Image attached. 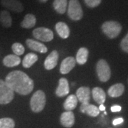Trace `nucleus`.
<instances>
[{"label": "nucleus", "instance_id": "nucleus-1", "mask_svg": "<svg viewBox=\"0 0 128 128\" xmlns=\"http://www.w3.org/2000/svg\"><path fill=\"white\" fill-rule=\"evenodd\" d=\"M5 82L13 91L23 96L32 92L34 87L32 79L21 70L10 72L6 76Z\"/></svg>", "mask_w": 128, "mask_h": 128}, {"label": "nucleus", "instance_id": "nucleus-2", "mask_svg": "<svg viewBox=\"0 0 128 128\" xmlns=\"http://www.w3.org/2000/svg\"><path fill=\"white\" fill-rule=\"evenodd\" d=\"M46 95L42 90H37L32 96L30 100V106L33 112H39L44 110L46 105Z\"/></svg>", "mask_w": 128, "mask_h": 128}, {"label": "nucleus", "instance_id": "nucleus-3", "mask_svg": "<svg viewBox=\"0 0 128 128\" xmlns=\"http://www.w3.org/2000/svg\"><path fill=\"white\" fill-rule=\"evenodd\" d=\"M102 30L108 38H114L120 34L122 30V26L117 22H105L102 25Z\"/></svg>", "mask_w": 128, "mask_h": 128}, {"label": "nucleus", "instance_id": "nucleus-4", "mask_svg": "<svg viewBox=\"0 0 128 128\" xmlns=\"http://www.w3.org/2000/svg\"><path fill=\"white\" fill-rule=\"evenodd\" d=\"M68 15L73 21L80 20L82 17V10L78 0H70L68 5Z\"/></svg>", "mask_w": 128, "mask_h": 128}, {"label": "nucleus", "instance_id": "nucleus-5", "mask_svg": "<svg viewBox=\"0 0 128 128\" xmlns=\"http://www.w3.org/2000/svg\"><path fill=\"white\" fill-rule=\"evenodd\" d=\"M14 98V91L9 87L4 80L0 79V104H8L12 101Z\"/></svg>", "mask_w": 128, "mask_h": 128}, {"label": "nucleus", "instance_id": "nucleus-6", "mask_svg": "<svg viewBox=\"0 0 128 128\" xmlns=\"http://www.w3.org/2000/svg\"><path fill=\"white\" fill-rule=\"evenodd\" d=\"M96 71L99 80L102 82H107L110 78L111 71L110 66L105 60H100L96 65Z\"/></svg>", "mask_w": 128, "mask_h": 128}, {"label": "nucleus", "instance_id": "nucleus-7", "mask_svg": "<svg viewBox=\"0 0 128 128\" xmlns=\"http://www.w3.org/2000/svg\"><path fill=\"white\" fill-rule=\"evenodd\" d=\"M33 36L36 39L41 41L48 42L53 40L54 38V33L53 32L45 27H38L35 28L33 31Z\"/></svg>", "mask_w": 128, "mask_h": 128}, {"label": "nucleus", "instance_id": "nucleus-8", "mask_svg": "<svg viewBox=\"0 0 128 128\" xmlns=\"http://www.w3.org/2000/svg\"><path fill=\"white\" fill-rule=\"evenodd\" d=\"M1 3L5 8L12 10L14 12H22L24 10L22 4L18 0H2Z\"/></svg>", "mask_w": 128, "mask_h": 128}, {"label": "nucleus", "instance_id": "nucleus-9", "mask_svg": "<svg viewBox=\"0 0 128 128\" xmlns=\"http://www.w3.org/2000/svg\"><path fill=\"white\" fill-rule=\"evenodd\" d=\"M76 96L81 103H89L90 100V89L85 86L79 88L76 91Z\"/></svg>", "mask_w": 128, "mask_h": 128}, {"label": "nucleus", "instance_id": "nucleus-10", "mask_svg": "<svg viewBox=\"0 0 128 128\" xmlns=\"http://www.w3.org/2000/svg\"><path fill=\"white\" fill-rule=\"evenodd\" d=\"M76 59L72 57L69 56L66 58L62 61L60 67V72L62 74H67L68 73L76 66Z\"/></svg>", "mask_w": 128, "mask_h": 128}, {"label": "nucleus", "instance_id": "nucleus-11", "mask_svg": "<svg viewBox=\"0 0 128 128\" xmlns=\"http://www.w3.org/2000/svg\"><path fill=\"white\" fill-rule=\"evenodd\" d=\"M68 81L66 78H61L58 81V86L56 90V95L58 97H64L69 93Z\"/></svg>", "mask_w": 128, "mask_h": 128}, {"label": "nucleus", "instance_id": "nucleus-12", "mask_svg": "<svg viewBox=\"0 0 128 128\" xmlns=\"http://www.w3.org/2000/svg\"><path fill=\"white\" fill-rule=\"evenodd\" d=\"M58 53L57 50H53L44 61V67L46 70H51L54 68L58 64Z\"/></svg>", "mask_w": 128, "mask_h": 128}, {"label": "nucleus", "instance_id": "nucleus-13", "mask_svg": "<svg viewBox=\"0 0 128 128\" xmlns=\"http://www.w3.org/2000/svg\"><path fill=\"white\" fill-rule=\"evenodd\" d=\"M60 120L64 127L70 128L75 123V116L72 111H66L61 114Z\"/></svg>", "mask_w": 128, "mask_h": 128}, {"label": "nucleus", "instance_id": "nucleus-14", "mask_svg": "<svg viewBox=\"0 0 128 128\" xmlns=\"http://www.w3.org/2000/svg\"><path fill=\"white\" fill-rule=\"evenodd\" d=\"M80 110L82 113H86L91 117H97L100 113L99 108L90 103H81Z\"/></svg>", "mask_w": 128, "mask_h": 128}, {"label": "nucleus", "instance_id": "nucleus-15", "mask_svg": "<svg viewBox=\"0 0 128 128\" xmlns=\"http://www.w3.org/2000/svg\"><path fill=\"white\" fill-rule=\"evenodd\" d=\"M26 45L28 47L33 50H35L39 53H42V54H45L47 52V47H46L44 44H43L41 42L33 40V39H30L28 38L26 41Z\"/></svg>", "mask_w": 128, "mask_h": 128}, {"label": "nucleus", "instance_id": "nucleus-16", "mask_svg": "<svg viewBox=\"0 0 128 128\" xmlns=\"http://www.w3.org/2000/svg\"><path fill=\"white\" fill-rule=\"evenodd\" d=\"M92 95L94 100L98 104H103L106 100V95L105 91L99 87L94 88L92 90Z\"/></svg>", "mask_w": 128, "mask_h": 128}, {"label": "nucleus", "instance_id": "nucleus-17", "mask_svg": "<svg viewBox=\"0 0 128 128\" xmlns=\"http://www.w3.org/2000/svg\"><path fill=\"white\" fill-rule=\"evenodd\" d=\"M21 63V58L15 54H10V55L5 56L4 58L3 59V64L5 66L12 68L17 66Z\"/></svg>", "mask_w": 128, "mask_h": 128}, {"label": "nucleus", "instance_id": "nucleus-18", "mask_svg": "<svg viewBox=\"0 0 128 128\" xmlns=\"http://www.w3.org/2000/svg\"><path fill=\"white\" fill-rule=\"evenodd\" d=\"M56 30L59 36L62 38H67L70 35V29L66 24L58 22L56 24Z\"/></svg>", "mask_w": 128, "mask_h": 128}, {"label": "nucleus", "instance_id": "nucleus-19", "mask_svg": "<svg viewBox=\"0 0 128 128\" xmlns=\"http://www.w3.org/2000/svg\"><path fill=\"white\" fill-rule=\"evenodd\" d=\"M124 90V87L122 83H117L112 86L108 89V93L110 97L112 98H118L123 94Z\"/></svg>", "mask_w": 128, "mask_h": 128}, {"label": "nucleus", "instance_id": "nucleus-20", "mask_svg": "<svg viewBox=\"0 0 128 128\" xmlns=\"http://www.w3.org/2000/svg\"><path fill=\"white\" fill-rule=\"evenodd\" d=\"M78 99L75 95H70L68 96L64 103V108L66 111H71L76 108L78 104Z\"/></svg>", "mask_w": 128, "mask_h": 128}, {"label": "nucleus", "instance_id": "nucleus-21", "mask_svg": "<svg viewBox=\"0 0 128 128\" xmlns=\"http://www.w3.org/2000/svg\"><path fill=\"white\" fill-rule=\"evenodd\" d=\"M36 23V18L34 14H28L25 16L23 21L21 23L22 27L25 28H31L35 26Z\"/></svg>", "mask_w": 128, "mask_h": 128}, {"label": "nucleus", "instance_id": "nucleus-22", "mask_svg": "<svg viewBox=\"0 0 128 128\" xmlns=\"http://www.w3.org/2000/svg\"><path fill=\"white\" fill-rule=\"evenodd\" d=\"M38 60V56L34 53H29L25 56L22 61V65L24 68H28L32 67L34 64Z\"/></svg>", "mask_w": 128, "mask_h": 128}, {"label": "nucleus", "instance_id": "nucleus-23", "mask_svg": "<svg viewBox=\"0 0 128 128\" xmlns=\"http://www.w3.org/2000/svg\"><path fill=\"white\" fill-rule=\"evenodd\" d=\"M88 57V50L86 48L82 47L78 50L76 60L78 64L83 65L87 62Z\"/></svg>", "mask_w": 128, "mask_h": 128}, {"label": "nucleus", "instance_id": "nucleus-24", "mask_svg": "<svg viewBox=\"0 0 128 128\" xmlns=\"http://www.w3.org/2000/svg\"><path fill=\"white\" fill-rule=\"evenodd\" d=\"M0 24L6 28H9L12 24V19L9 12L2 11L0 12Z\"/></svg>", "mask_w": 128, "mask_h": 128}, {"label": "nucleus", "instance_id": "nucleus-25", "mask_svg": "<svg viewBox=\"0 0 128 128\" xmlns=\"http://www.w3.org/2000/svg\"><path fill=\"white\" fill-rule=\"evenodd\" d=\"M54 8L58 14H63L66 12L68 6V0H54Z\"/></svg>", "mask_w": 128, "mask_h": 128}, {"label": "nucleus", "instance_id": "nucleus-26", "mask_svg": "<svg viewBox=\"0 0 128 128\" xmlns=\"http://www.w3.org/2000/svg\"><path fill=\"white\" fill-rule=\"evenodd\" d=\"M15 122L12 118H2L0 119V128H14Z\"/></svg>", "mask_w": 128, "mask_h": 128}, {"label": "nucleus", "instance_id": "nucleus-27", "mask_svg": "<svg viewBox=\"0 0 128 128\" xmlns=\"http://www.w3.org/2000/svg\"><path fill=\"white\" fill-rule=\"evenodd\" d=\"M12 49L14 53V54L16 56H21L24 54L25 48L24 46L20 43H14L12 46Z\"/></svg>", "mask_w": 128, "mask_h": 128}, {"label": "nucleus", "instance_id": "nucleus-28", "mask_svg": "<svg viewBox=\"0 0 128 128\" xmlns=\"http://www.w3.org/2000/svg\"><path fill=\"white\" fill-rule=\"evenodd\" d=\"M85 3L86 4L87 6L91 8H94L98 6V5L101 3L102 0H84Z\"/></svg>", "mask_w": 128, "mask_h": 128}, {"label": "nucleus", "instance_id": "nucleus-29", "mask_svg": "<svg viewBox=\"0 0 128 128\" xmlns=\"http://www.w3.org/2000/svg\"><path fill=\"white\" fill-rule=\"evenodd\" d=\"M120 46L124 52L128 53V33L121 41Z\"/></svg>", "mask_w": 128, "mask_h": 128}, {"label": "nucleus", "instance_id": "nucleus-30", "mask_svg": "<svg viewBox=\"0 0 128 128\" xmlns=\"http://www.w3.org/2000/svg\"><path fill=\"white\" fill-rule=\"evenodd\" d=\"M124 122V119L122 118H116L114 119L113 121H112V124L113 125L116 126L118 124H122Z\"/></svg>", "mask_w": 128, "mask_h": 128}, {"label": "nucleus", "instance_id": "nucleus-31", "mask_svg": "<svg viewBox=\"0 0 128 128\" xmlns=\"http://www.w3.org/2000/svg\"><path fill=\"white\" fill-rule=\"evenodd\" d=\"M110 110H111L112 112H120V111H121V110H122V108H121V106H120V105H113V106L111 107Z\"/></svg>", "mask_w": 128, "mask_h": 128}, {"label": "nucleus", "instance_id": "nucleus-32", "mask_svg": "<svg viewBox=\"0 0 128 128\" xmlns=\"http://www.w3.org/2000/svg\"><path fill=\"white\" fill-rule=\"evenodd\" d=\"M98 108H99V110H101V111H104L105 110V107L103 105V104L100 105V107Z\"/></svg>", "mask_w": 128, "mask_h": 128}, {"label": "nucleus", "instance_id": "nucleus-33", "mask_svg": "<svg viewBox=\"0 0 128 128\" xmlns=\"http://www.w3.org/2000/svg\"><path fill=\"white\" fill-rule=\"evenodd\" d=\"M40 2H47L48 0H39Z\"/></svg>", "mask_w": 128, "mask_h": 128}]
</instances>
